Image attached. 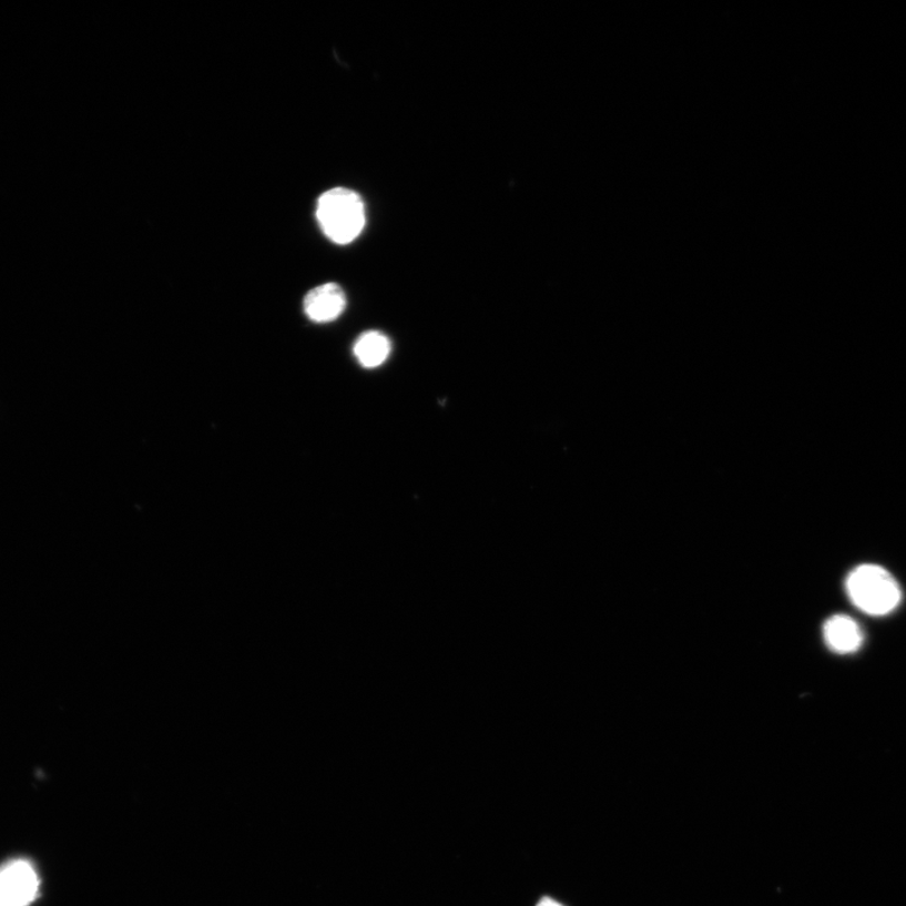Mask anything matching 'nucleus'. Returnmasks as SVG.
<instances>
[{
  "mask_svg": "<svg viewBox=\"0 0 906 906\" xmlns=\"http://www.w3.org/2000/svg\"><path fill=\"white\" fill-rule=\"evenodd\" d=\"M316 218L324 235L334 244L348 245L366 227V204L357 192L342 186L333 189L317 201Z\"/></svg>",
  "mask_w": 906,
  "mask_h": 906,
  "instance_id": "f257e3e1",
  "label": "nucleus"
},
{
  "mask_svg": "<svg viewBox=\"0 0 906 906\" xmlns=\"http://www.w3.org/2000/svg\"><path fill=\"white\" fill-rule=\"evenodd\" d=\"M849 600L858 610L872 615L890 613L902 600L895 578L879 566L857 567L846 582Z\"/></svg>",
  "mask_w": 906,
  "mask_h": 906,
  "instance_id": "f03ea898",
  "label": "nucleus"
},
{
  "mask_svg": "<svg viewBox=\"0 0 906 906\" xmlns=\"http://www.w3.org/2000/svg\"><path fill=\"white\" fill-rule=\"evenodd\" d=\"M39 892V874L30 862L17 858L0 866V906H28Z\"/></svg>",
  "mask_w": 906,
  "mask_h": 906,
  "instance_id": "7ed1b4c3",
  "label": "nucleus"
},
{
  "mask_svg": "<svg viewBox=\"0 0 906 906\" xmlns=\"http://www.w3.org/2000/svg\"><path fill=\"white\" fill-rule=\"evenodd\" d=\"M347 296L344 289L334 283L317 286L304 298V311L314 323H330L344 313Z\"/></svg>",
  "mask_w": 906,
  "mask_h": 906,
  "instance_id": "20e7f679",
  "label": "nucleus"
},
{
  "mask_svg": "<svg viewBox=\"0 0 906 906\" xmlns=\"http://www.w3.org/2000/svg\"><path fill=\"white\" fill-rule=\"evenodd\" d=\"M827 647L838 653H852L862 648L864 634L861 625L847 615L831 618L824 628Z\"/></svg>",
  "mask_w": 906,
  "mask_h": 906,
  "instance_id": "39448f33",
  "label": "nucleus"
},
{
  "mask_svg": "<svg viewBox=\"0 0 906 906\" xmlns=\"http://www.w3.org/2000/svg\"><path fill=\"white\" fill-rule=\"evenodd\" d=\"M353 352L362 367L375 369L389 358L391 344L387 335L371 330L359 336Z\"/></svg>",
  "mask_w": 906,
  "mask_h": 906,
  "instance_id": "423d86ee",
  "label": "nucleus"
},
{
  "mask_svg": "<svg viewBox=\"0 0 906 906\" xmlns=\"http://www.w3.org/2000/svg\"><path fill=\"white\" fill-rule=\"evenodd\" d=\"M537 906H564L563 904L558 903L554 899L543 898L539 902Z\"/></svg>",
  "mask_w": 906,
  "mask_h": 906,
  "instance_id": "0eeeda50",
  "label": "nucleus"
}]
</instances>
